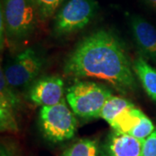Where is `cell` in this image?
<instances>
[{"instance_id": "cell-14", "label": "cell", "mask_w": 156, "mask_h": 156, "mask_svg": "<svg viewBox=\"0 0 156 156\" xmlns=\"http://www.w3.org/2000/svg\"><path fill=\"white\" fill-rule=\"evenodd\" d=\"M98 144L94 140L82 139L69 147L62 156H99Z\"/></svg>"}, {"instance_id": "cell-18", "label": "cell", "mask_w": 156, "mask_h": 156, "mask_svg": "<svg viewBox=\"0 0 156 156\" xmlns=\"http://www.w3.org/2000/svg\"><path fill=\"white\" fill-rule=\"evenodd\" d=\"M0 156H20L16 146L9 142H2L0 147Z\"/></svg>"}, {"instance_id": "cell-9", "label": "cell", "mask_w": 156, "mask_h": 156, "mask_svg": "<svg viewBox=\"0 0 156 156\" xmlns=\"http://www.w3.org/2000/svg\"><path fill=\"white\" fill-rule=\"evenodd\" d=\"M131 29L135 44L146 58L156 62V28L143 17L131 18Z\"/></svg>"}, {"instance_id": "cell-15", "label": "cell", "mask_w": 156, "mask_h": 156, "mask_svg": "<svg viewBox=\"0 0 156 156\" xmlns=\"http://www.w3.org/2000/svg\"><path fill=\"white\" fill-rule=\"evenodd\" d=\"M64 0H35L39 13V17L42 20H47L55 14L58 7Z\"/></svg>"}, {"instance_id": "cell-19", "label": "cell", "mask_w": 156, "mask_h": 156, "mask_svg": "<svg viewBox=\"0 0 156 156\" xmlns=\"http://www.w3.org/2000/svg\"><path fill=\"white\" fill-rule=\"evenodd\" d=\"M149 5H151L152 6L155 7L156 8V0H146Z\"/></svg>"}, {"instance_id": "cell-1", "label": "cell", "mask_w": 156, "mask_h": 156, "mask_svg": "<svg viewBox=\"0 0 156 156\" xmlns=\"http://www.w3.org/2000/svg\"><path fill=\"white\" fill-rule=\"evenodd\" d=\"M63 73L79 78L105 81L122 93L137 88L133 65L115 34L99 30L81 40L67 57Z\"/></svg>"}, {"instance_id": "cell-10", "label": "cell", "mask_w": 156, "mask_h": 156, "mask_svg": "<svg viewBox=\"0 0 156 156\" xmlns=\"http://www.w3.org/2000/svg\"><path fill=\"white\" fill-rule=\"evenodd\" d=\"M133 69L146 93L152 100L156 101V69L148 64L142 57L134 60Z\"/></svg>"}, {"instance_id": "cell-3", "label": "cell", "mask_w": 156, "mask_h": 156, "mask_svg": "<svg viewBox=\"0 0 156 156\" xmlns=\"http://www.w3.org/2000/svg\"><path fill=\"white\" fill-rule=\"evenodd\" d=\"M0 16L4 19L6 36L19 41L33 32L39 13L35 0H4Z\"/></svg>"}, {"instance_id": "cell-5", "label": "cell", "mask_w": 156, "mask_h": 156, "mask_svg": "<svg viewBox=\"0 0 156 156\" xmlns=\"http://www.w3.org/2000/svg\"><path fill=\"white\" fill-rule=\"evenodd\" d=\"M95 0H67L57 11L53 30L56 36H65L89 24L96 12Z\"/></svg>"}, {"instance_id": "cell-6", "label": "cell", "mask_w": 156, "mask_h": 156, "mask_svg": "<svg viewBox=\"0 0 156 156\" xmlns=\"http://www.w3.org/2000/svg\"><path fill=\"white\" fill-rule=\"evenodd\" d=\"M44 67L43 58L32 48L24 50L5 69L6 80L12 88L27 86L38 76Z\"/></svg>"}, {"instance_id": "cell-11", "label": "cell", "mask_w": 156, "mask_h": 156, "mask_svg": "<svg viewBox=\"0 0 156 156\" xmlns=\"http://www.w3.org/2000/svg\"><path fill=\"white\" fill-rule=\"evenodd\" d=\"M144 115L145 114L134 105L121 112L109 125L117 133L129 134Z\"/></svg>"}, {"instance_id": "cell-16", "label": "cell", "mask_w": 156, "mask_h": 156, "mask_svg": "<svg viewBox=\"0 0 156 156\" xmlns=\"http://www.w3.org/2000/svg\"><path fill=\"white\" fill-rule=\"evenodd\" d=\"M154 129L155 128L152 122V121L145 115L141 118L138 125L131 131V133L129 134L140 140H144L154 132Z\"/></svg>"}, {"instance_id": "cell-17", "label": "cell", "mask_w": 156, "mask_h": 156, "mask_svg": "<svg viewBox=\"0 0 156 156\" xmlns=\"http://www.w3.org/2000/svg\"><path fill=\"white\" fill-rule=\"evenodd\" d=\"M142 156H156V128L143 140Z\"/></svg>"}, {"instance_id": "cell-13", "label": "cell", "mask_w": 156, "mask_h": 156, "mask_svg": "<svg viewBox=\"0 0 156 156\" xmlns=\"http://www.w3.org/2000/svg\"><path fill=\"white\" fill-rule=\"evenodd\" d=\"M15 109L7 101L0 98V128L2 132L17 133L18 131Z\"/></svg>"}, {"instance_id": "cell-2", "label": "cell", "mask_w": 156, "mask_h": 156, "mask_svg": "<svg viewBox=\"0 0 156 156\" xmlns=\"http://www.w3.org/2000/svg\"><path fill=\"white\" fill-rule=\"evenodd\" d=\"M112 92L103 85L89 81H76L67 90L66 100L72 111L83 119L99 118L101 110Z\"/></svg>"}, {"instance_id": "cell-4", "label": "cell", "mask_w": 156, "mask_h": 156, "mask_svg": "<svg viewBox=\"0 0 156 156\" xmlns=\"http://www.w3.org/2000/svg\"><path fill=\"white\" fill-rule=\"evenodd\" d=\"M39 125L46 139L52 142H60L74 137L77 122L63 99L56 105L41 108Z\"/></svg>"}, {"instance_id": "cell-8", "label": "cell", "mask_w": 156, "mask_h": 156, "mask_svg": "<svg viewBox=\"0 0 156 156\" xmlns=\"http://www.w3.org/2000/svg\"><path fill=\"white\" fill-rule=\"evenodd\" d=\"M143 140L113 130L107 136L100 156H142Z\"/></svg>"}, {"instance_id": "cell-12", "label": "cell", "mask_w": 156, "mask_h": 156, "mask_svg": "<svg viewBox=\"0 0 156 156\" xmlns=\"http://www.w3.org/2000/svg\"><path fill=\"white\" fill-rule=\"evenodd\" d=\"M132 106H134V104L127 99L120 96L111 95L102 107L99 115V118H102L108 124H110L112 121L121 112Z\"/></svg>"}, {"instance_id": "cell-7", "label": "cell", "mask_w": 156, "mask_h": 156, "mask_svg": "<svg viewBox=\"0 0 156 156\" xmlns=\"http://www.w3.org/2000/svg\"><path fill=\"white\" fill-rule=\"evenodd\" d=\"M64 83L59 76H44L36 81L28 92V97L38 106H52L63 100Z\"/></svg>"}]
</instances>
